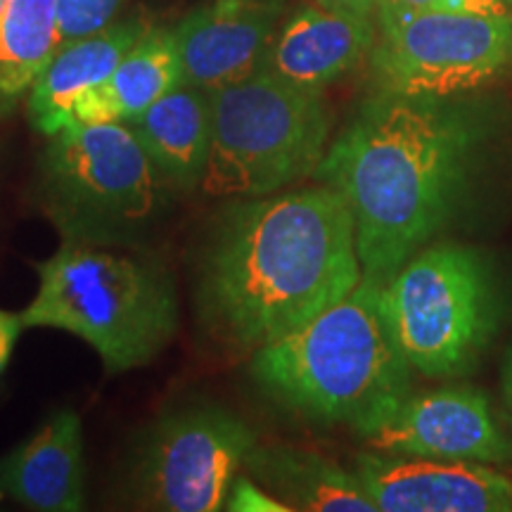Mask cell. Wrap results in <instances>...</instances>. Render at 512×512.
I'll return each mask as SVG.
<instances>
[{
  "label": "cell",
  "mask_w": 512,
  "mask_h": 512,
  "mask_svg": "<svg viewBox=\"0 0 512 512\" xmlns=\"http://www.w3.org/2000/svg\"><path fill=\"white\" fill-rule=\"evenodd\" d=\"M318 5L330 10H342V12H354V15H368L377 17V10L382 8L384 0H316Z\"/></svg>",
  "instance_id": "25"
},
{
  "label": "cell",
  "mask_w": 512,
  "mask_h": 512,
  "mask_svg": "<svg viewBox=\"0 0 512 512\" xmlns=\"http://www.w3.org/2000/svg\"><path fill=\"white\" fill-rule=\"evenodd\" d=\"M245 470L290 510L377 512L356 472L318 453L256 444L245 460Z\"/></svg>",
  "instance_id": "17"
},
{
  "label": "cell",
  "mask_w": 512,
  "mask_h": 512,
  "mask_svg": "<svg viewBox=\"0 0 512 512\" xmlns=\"http://www.w3.org/2000/svg\"><path fill=\"white\" fill-rule=\"evenodd\" d=\"M128 126L171 188H200L214 140L211 91L183 81Z\"/></svg>",
  "instance_id": "16"
},
{
  "label": "cell",
  "mask_w": 512,
  "mask_h": 512,
  "mask_svg": "<svg viewBox=\"0 0 512 512\" xmlns=\"http://www.w3.org/2000/svg\"><path fill=\"white\" fill-rule=\"evenodd\" d=\"M169 190L126 121L72 119L41 157V200L64 242L133 247L164 216Z\"/></svg>",
  "instance_id": "5"
},
{
  "label": "cell",
  "mask_w": 512,
  "mask_h": 512,
  "mask_svg": "<svg viewBox=\"0 0 512 512\" xmlns=\"http://www.w3.org/2000/svg\"><path fill=\"white\" fill-rule=\"evenodd\" d=\"M415 12H463V15H505V0H384L377 22H392Z\"/></svg>",
  "instance_id": "21"
},
{
  "label": "cell",
  "mask_w": 512,
  "mask_h": 512,
  "mask_svg": "<svg viewBox=\"0 0 512 512\" xmlns=\"http://www.w3.org/2000/svg\"><path fill=\"white\" fill-rule=\"evenodd\" d=\"M223 508L240 512H290V508L283 501H278L259 482H254L252 477L245 475H238L233 479Z\"/></svg>",
  "instance_id": "22"
},
{
  "label": "cell",
  "mask_w": 512,
  "mask_h": 512,
  "mask_svg": "<svg viewBox=\"0 0 512 512\" xmlns=\"http://www.w3.org/2000/svg\"><path fill=\"white\" fill-rule=\"evenodd\" d=\"M503 401L512 420V349L503 363Z\"/></svg>",
  "instance_id": "26"
},
{
  "label": "cell",
  "mask_w": 512,
  "mask_h": 512,
  "mask_svg": "<svg viewBox=\"0 0 512 512\" xmlns=\"http://www.w3.org/2000/svg\"><path fill=\"white\" fill-rule=\"evenodd\" d=\"M214 140L202 190L211 197L252 200L316 174L330 147V110L323 91L256 69L211 91Z\"/></svg>",
  "instance_id": "6"
},
{
  "label": "cell",
  "mask_w": 512,
  "mask_h": 512,
  "mask_svg": "<svg viewBox=\"0 0 512 512\" xmlns=\"http://www.w3.org/2000/svg\"><path fill=\"white\" fill-rule=\"evenodd\" d=\"M83 475V425L64 408L0 460V496L38 512H79L86 508Z\"/></svg>",
  "instance_id": "14"
},
{
  "label": "cell",
  "mask_w": 512,
  "mask_h": 512,
  "mask_svg": "<svg viewBox=\"0 0 512 512\" xmlns=\"http://www.w3.org/2000/svg\"><path fill=\"white\" fill-rule=\"evenodd\" d=\"M287 0H209L178 22L185 81L219 91L261 69Z\"/></svg>",
  "instance_id": "12"
},
{
  "label": "cell",
  "mask_w": 512,
  "mask_h": 512,
  "mask_svg": "<svg viewBox=\"0 0 512 512\" xmlns=\"http://www.w3.org/2000/svg\"><path fill=\"white\" fill-rule=\"evenodd\" d=\"M361 280L354 214L342 192L318 183L230 204L202 254L197 304L216 337L259 349Z\"/></svg>",
  "instance_id": "2"
},
{
  "label": "cell",
  "mask_w": 512,
  "mask_h": 512,
  "mask_svg": "<svg viewBox=\"0 0 512 512\" xmlns=\"http://www.w3.org/2000/svg\"><path fill=\"white\" fill-rule=\"evenodd\" d=\"M124 0H57L60 48L110 27Z\"/></svg>",
  "instance_id": "20"
},
{
  "label": "cell",
  "mask_w": 512,
  "mask_h": 512,
  "mask_svg": "<svg viewBox=\"0 0 512 512\" xmlns=\"http://www.w3.org/2000/svg\"><path fill=\"white\" fill-rule=\"evenodd\" d=\"M375 41L377 17L304 5L275 31L261 69L297 86L325 91L370 57Z\"/></svg>",
  "instance_id": "13"
},
{
  "label": "cell",
  "mask_w": 512,
  "mask_h": 512,
  "mask_svg": "<svg viewBox=\"0 0 512 512\" xmlns=\"http://www.w3.org/2000/svg\"><path fill=\"white\" fill-rule=\"evenodd\" d=\"M375 91L456 98L512 74V15L415 12L377 22Z\"/></svg>",
  "instance_id": "8"
},
{
  "label": "cell",
  "mask_w": 512,
  "mask_h": 512,
  "mask_svg": "<svg viewBox=\"0 0 512 512\" xmlns=\"http://www.w3.org/2000/svg\"><path fill=\"white\" fill-rule=\"evenodd\" d=\"M505 5H512V0H505Z\"/></svg>",
  "instance_id": "28"
},
{
  "label": "cell",
  "mask_w": 512,
  "mask_h": 512,
  "mask_svg": "<svg viewBox=\"0 0 512 512\" xmlns=\"http://www.w3.org/2000/svg\"><path fill=\"white\" fill-rule=\"evenodd\" d=\"M24 330H27V325H24L22 313H10L0 309V375L8 368L12 351L17 347V339Z\"/></svg>",
  "instance_id": "24"
},
{
  "label": "cell",
  "mask_w": 512,
  "mask_h": 512,
  "mask_svg": "<svg viewBox=\"0 0 512 512\" xmlns=\"http://www.w3.org/2000/svg\"><path fill=\"white\" fill-rule=\"evenodd\" d=\"M256 446L247 422L221 406H188L159 418L140 446L136 491L145 508L214 512Z\"/></svg>",
  "instance_id": "9"
},
{
  "label": "cell",
  "mask_w": 512,
  "mask_h": 512,
  "mask_svg": "<svg viewBox=\"0 0 512 512\" xmlns=\"http://www.w3.org/2000/svg\"><path fill=\"white\" fill-rule=\"evenodd\" d=\"M8 5H10V0H0V17H3V12L8 10Z\"/></svg>",
  "instance_id": "27"
},
{
  "label": "cell",
  "mask_w": 512,
  "mask_h": 512,
  "mask_svg": "<svg viewBox=\"0 0 512 512\" xmlns=\"http://www.w3.org/2000/svg\"><path fill=\"white\" fill-rule=\"evenodd\" d=\"M145 31L143 17H128L57 50L29 93V119L36 131L48 138L62 131L72 121L76 98L110 79Z\"/></svg>",
  "instance_id": "15"
},
{
  "label": "cell",
  "mask_w": 512,
  "mask_h": 512,
  "mask_svg": "<svg viewBox=\"0 0 512 512\" xmlns=\"http://www.w3.org/2000/svg\"><path fill=\"white\" fill-rule=\"evenodd\" d=\"M72 119L81 121V124H112V121H121L117 102H114L112 93L107 91V83L88 88L86 93L76 98Z\"/></svg>",
  "instance_id": "23"
},
{
  "label": "cell",
  "mask_w": 512,
  "mask_h": 512,
  "mask_svg": "<svg viewBox=\"0 0 512 512\" xmlns=\"http://www.w3.org/2000/svg\"><path fill=\"white\" fill-rule=\"evenodd\" d=\"M380 304L411 368L439 380L470 373L498 323L489 261L475 247L456 242L415 252L382 283Z\"/></svg>",
  "instance_id": "7"
},
{
  "label": "cell",
  "mask_w": 512,
  "mask_h": 512,
  "mask_svg": "<svg viewBox=\"0 0 512 512\" xmlns=\"http://www.w3.org/2000/svg\"><path fill=\"white\" fill-rule=\"evenodd\" d=\"M366 441L380 453L458 463H505L512 446L489 399L467 387L408 394Z\"/></svg>",
  "instance_id": "10"
},
{
  "label": "cell",
  "mask_w": 512,
  "mask_h": 512,
  "mask_svg": "<svg viewBox=\"0 0 512 512\" xmlns=\"http://www.w3.org/2000/svg\"><path fill=\"white\" fill-rule=\"evenodd\" d=\"M57 50V0H10L0 17V114L31 91Z\"/></svg>",
  "instance_id": "18"
},
{
  "label": "cell",
  "mask_w": 512,
  "mask_h": 512,
  "mask_svg": "<svg viewBox=\"0 0 512 512\" xmlns=\"http://www.w3.org/2000/svg\"><path fill=\"white\" fill-rule=\"evenodd\" d=\"M38 292L22 311L27 328L62 330L98 351L105 373L147 366L178 328L174 280L128 245L62 242L34 264Z\"/></svg>",
  "instance_id": "4"
},
{
  "label": "cell",
  "mask_w": 512,
  "mask_h": 512,
  "mask_svg": "<svg viewBox=\"0 0 512 512\" xmlns=\"http://www.w3.org/2000/svg\"><path fill=\"white\" fill-rule=\"evenodd\" d=\"M356 477L382 512H508L512 479L491 465L361 453Z\"/></svg>",
  "instance_id": "11"
},
{
  "label": "cell",
  "mask_w": 512,
  "mask_h": 512,
  "mask_svg": "<svg viewBox=\"0 0 512 512\" xmlns=\"http://www.w3.org/2000/svg\"><path fill=\"white\" fill-rule=\"evenodd\" d=\"M183 81L185 72L176 31L147 27L105 83L117 102L121 121L128 124Z\"/></svg>",
  "instance_id": "19"
},
{
  "label": "cell",
  "mask_w": 512,
  "mask_h": 512,
  "mask_svg": "<svg viewBox=\"0 0 512 512\" xmlns=\"http://www.w3.org/2000/svg\"><path fill=\"white\" fill-rule=\"evenodd\" d=\"M491 131L475 100L375 91L313 178L347 200L363 275L387 283L451 221Z\"/></svg>",
  "instance_id": "1"
},
{
  "label": "cell",
  "mask_w": 512,
  "mask_h": 512,
  "mask_svg": "<svg viewBox=\"0 0 512 512\" xmlns=\"http://www.w3.org/2000/svg\"><path fill=\"white\" fill-rule=\"evenodd\" d=\"M382 283L366 278L342 302L256 351L252 377L275 403L368 437L411 394V363L384 320Z\"/></svg>",
  "instance_id": "3"
}]
</instances>
